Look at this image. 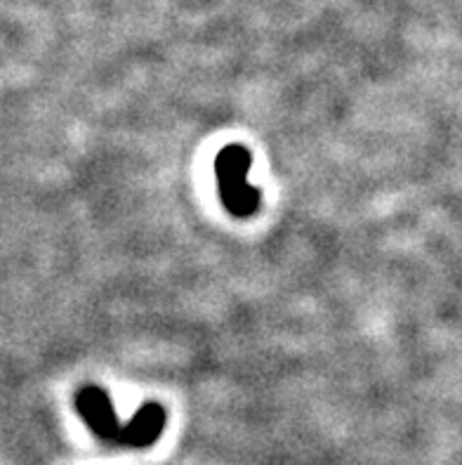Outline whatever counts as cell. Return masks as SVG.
<instances>
[{"label":"cell","instance_id":"1","mask_svg":"<svg viewBox=\"0 0 462 465\" xmlns=\"http://www.w3.org/2000/svg\"><path fill=\"white\" fill-rule=\"evenodd\" d=\"M252 153L243 144H227L215 159L217 192L229 215L239 220L252 218L260 211L262 194L255 184L248 183Z\"/></svg>","mask_w":462,"mask_h":465},{"label":"cell","instance_id":"2","mask_svg":"<svg viewBox=\"0 0 462 465\" xmlns=\"http://www.w3.org/2000/svg\"><path fill=\"white\" fill-rule=\"evenodd\" d=\"M76 411L97 440L112 447H123V428L113 411L112 397L100 385H83L76 392Z\"/></svg>","mask_w":462,"mask_h":465},{"label":"cell","instance_id":"3","mask_svg":"<svg viewBox=\"0 0 462 465\" xmlns=\"http://www.w3.org/2000/svg\"><path fill=\"white\" fill-rule=\"evenodd\" d=\"M168 423V413L158 401H147L135 411V416L123 428V447L147 449L161 440Z\"/></svg>","mask_w":462,"mask_h":465}]
</instances>
